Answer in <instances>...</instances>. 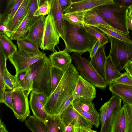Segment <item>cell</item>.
Listing matches in <instances>:
<instances>
[{"mask_svg":"<svg viewBox=\"0 0 132 132\" xmlns=\"http://www.w3.org/2000/svg\"><path fill=\"white\" fill-rule=\"evenodd\" d=\"M79 74L75 66L71 64L64 71L58 85L44 105L48 114H58L64 102L73 94Z\"/></svg>","mask_w":132,"mask_h":132,"instance_id":"1","label":"cell"},{"mask_svg":"<svg viewBox=\"0 0 132 132\" xmlns=\"http://www.w3.org/2000/svg\"><path fill=\"white\" fill-rule=\"evenodd\" d=\"M65 21V48L70 53L82 54L89 51L97 39L86 30L84 25H75Z\"/></svg>","mask_w":132,"mask_h":132,"instance_id":"2","label":"cell"},{"mask_svg":"<svg viewBox=\"0 0 132 132\" xmlns=\"http://www.w3.org/2000/svg\"><path fill=\"white\" fill-rule=\"evenodd\" d=\"M51 67L49 57L46 56L27 68L28 73L33 80L32 91L43 93L48 98L52 93Z\"/></svg>","mask_w":132,"mask_h":132,"instance_id":"3","label":"cell"},{"mask_svg":"<svg viewBox=\"0 0 132 132\" xmlns=\"http://www.w3.org/2000/svg\"><path fill=\"white\" fill-rule=\"evenodd\" d=\"M111 26L129 35L126 18L127 9L114 3L93 9Z\"/></svg>","mask_w":132,"mask_h":132,"instance_id":"4","label":"cell"},{"mask_svg":"<svg viewBox=\"0 0 132 132\" xmlns=\"http://www.w3.org/2000/svg\"><path fill=\"white\" fill-rule=\"evenodd\" d=\"M82 54L73 52L71 56L74 66L80 75L95 87L101 89L105 88L107 84L104 79L95 70L89 60L82 57Z\"/></svg>","mask_w":132,"mask_h":132,"instance_id":"5","label":"cell"},{"mask_svg":"<svg viewBox=\"0 0 132 132\" xmlns=\"http://www.w3.org/2000/svg\"><path fill=\"white\" fill-rule=\"evenodd\" d=\"M107 36L111 43L110 53L112 61L120 71L132 60V44Z\"/></svg>","mask_w":132,"mask_h":132,"instance_id":"6","label":"cell"},{"mask_svg":"<svg viewBox=\"0 0 132 132\" xmlns=\"http://www.w3.org/2000/svg\"><path fill=\"white\" fill-rule=\"evenodd\" d=\"M13 110L16 118L22 122L29 115V102L28 91L16 87L12 90Z\"/></svg>","mask_w":132,"mask_h":132,"instance_id":"7","label":"cell"},{"mask_svg":"<svg viewBox=\"0 0 132 132\" xmlns=\"http://www.w3.org/2000/svg\"><path fill=\"white\" fill-rule=\"evenodd\" d=\"M46 56V53L43 52L33 53L18 49L9 59L15 68L16 74L26 70L31 65Z\"/></svg>","mask_w":132,"mask_h":132,"instance_id":"8","label":"cell"},{"mask_svg":"<svg viewBox=\"0 0 132 132\" xmlns=\"http://www.w3.org/2000/svg\"><path fill=\"white\" fill-rule=\"evenodd\" d=\"M60 37L50 14L45 18V23L42 45L44 50L54 52L55 47L59 43Z\"/></svg>","mask_w":132,"mask_h":132,"instance_id":"9","label":"cell"},{"mask_svg":"<svg viewBox=\"0 0 132 132\" xmlns=\"http://www.w3.org/2000/svg\"><path fill=\"white\" fill-rule=\"evenodd\" d=\"M61 117L64 126H84L92 128L94 125L90 121L75 110L71 104L61 113Z\"/></svg>","mask_w":132,"mask_h":132,"instance_id":"10","label":"cell"},{"mask_svg":"<svg viewBox=\"0 0 132 132\" xmlns=\"http://www.w3.org/2000/svg\"><path fill=\"white\" fill-rule=\"evenodd\" d=\"M74 100L84 99L92 101L96 96L95 87L79 75L73 93Z\"/></svg>","mask_w":132,"mask_h":132,"instance_id":"11","label":"cell"},{"mask_svg":"<svg viewBox=\"0 0 132 132\" xmlns=\"http://www.w3.org/2000/svg\"><path fill=\"white\" fill-rule=\"evenodd\" d=\"M64 12L58 0H53L50 4L49 14L60 37L63 40L65 35V21L63 18Z\"/></svg>","mask_w":132,"mask_h":132,"instance_id":"12","label":"cell"},{"mask_svg":"<svg viewBox=\"0 0 132 132\" xmlns=\"http://www.w3.org/2000/svg\"><path fill=\"white\" fill-rule=\"evenodd\" d=\"M113 3V0H88L72 3L69 7L64 12L87 11L99 6Z\"/></svg>","mask_w":132,"mask_h":132,"instance_id":"13","label":"cell"},{"mask_svg":"<svg viewBox=\"0 0 132 132\" xmlns=\"http://www.w3.org/2000/svg\"><path fill=\"white\" fill-rule=\"evenodd\" d=\"M68 53L65 48L62 51H56L49 55L52 66L64 71L72 64V58Z\"/></svg>","mask_w":132,"mask_h":132,"instance_id":"14","label":"cell"},{"mask_svg":"<svg viewBox=\"0 0 132 132\" xmlns=\"http://www.w3.org/2000/svg\"><path fill=\"white\" fill-rule=\"evenodd\" d=\"M122 99L114 95L108 101L109 105L107 113L106 122L101 132H110L111 122L113 116L117 111L121 107Z\"/></svg>","mask_w":132,"mask_h":132,"instance_id":"15","label":"cell"},{"mask_svg":"<svg viewBox=\"0 0 132 132\" xmlns=\"http://www.w3.org/2000/svg\"><path fill=\"white\" fill-rule=\"evenodd\" d=\"M31 0H23L12 19L5 25L13 32L17 29L26 15Z\"/></svg>","mask_w":132,"mask_h":132,"instance_id":"16","label":"cell"},{"mask_svg":"<svg viewBox=\"0 0 132 132\" xmlns=\"http://www.w3.org/2000/svg\"><path fill=\"white\" fill-rule=\"evenodd\" d=\"M45 18H41L28 31L25 37L40 48L42 45L44 30Z\"/></svg>","mask_w":132,"mask_h":132,"instance_id":"17","label":"cell"},{"mask_svg":"<svg viewBox=\"0 0 132 132\" xmlns=\"http://www.w3.org/2000/svg\"><path fill=\"white\" fill-rule=\"evenodd\" d=\"M106 58L104 46H101L99 47L90 61L95 70L104 78Z\"/></svg>","mask_w":132,"mask_h":132,"instance_id":"18","label":"cell"},{"mask_svg":"<svg viewBox=\"0 0 132 132\" xmlns=\"http://www.w3.org/2000/svg\"><path fill=\"white\" fill-rule=\"evenodd\" d=\"M29 102L34 115L44 122L48 114L43 105L38 99L37 94L35 92L31 91Z\"/></svg>","mask_w":132,"mask_h":132,"instance_id":"19","label":"cell"},{"mask_svg":"<svg viewBox=\"0 0 132 132\" xmlns=\"http://www.w3.org/2000/svg\"><path fill=\"white\" fill-rule=\"evenodd\" d=\"M109 89L122 101L132 105V86L120 84H111Z\"/></svg>","mask_w":132,"mask_h":132,"instance_id":"20","label":"cell"},{"mask_svg":"<svg viewBox=\"0 0 132 132\" xmlns=\"http://www.w3.org/2000/svg\"><path fill=\"white\" fill-rule=\"evenodd\" d=\"M126 122L123 106L115 113L112 119L110 132H126Z\"/></svg>","mask_w":132,"mask_h":132,"instance_id":"21","label":"cell"},{"mask_svg":"<svg viewBox=\"0 0 132 132\" xmlns=\"http://www.w3.org/2000/svg\"><path fill=\"white\" fill-rule=\"evenodd\" d=\"M47 132H64V126L62 121L61 114H48L44 121Z\"/></svg>","mask_w":132,"mask_h":132,"instance_id":"22","label":"cell"},{"mask_svg":"<svg viewBox=\"0 0 132 132\" xmlns=\"http://www.w3.org/2000/svg\"><path fill=\"white\" fill-rule=\"evenodd\" d=\"M122 74L114 64L109 53L107 57L104 78L107 85H109L112 81L120 77Z\"/></svg>","mask_w":132,"mask_h":132,"instance_id":"23","label":"cell"},{"mask_svg":"<svg viewBox=\"0 0 132 132\" xmlns=\"http://www.w3.org/2000/svg\"><path fill=\"white\" fill-rule=\"evenodd\" d=\"M12 40L5 34L0 33V51L7 59L17 51L16 46Z\"/></svg>","mask_w":132,"mask_h":132,"instance_id":"24","label":"cell"},{"mask_svg":"<svg viewBox=\"0 0 132 132\" xmlns=\"http://www.w3.org/2000/svg\"><path fill=\"white\" fill-rule=\"evenodd\" d=\"M101 29L107 35L132 44L131 38L129 35L125 34L113 28L102 24L95 26Z\"/></svg>","mask_w":132,"mask_h":132,"instance_id":"25","label":"cell"},{"mask_svg":"<svg viewBox=\"0 0 132 132\" xmlns=\"http://www.w3.org/2000/svg\"><path fill=\"white\" fill-rule=\"evenodd\" d=\"M84 22V24L92 26L102 24L112 27L93 9L86 11Z\"/></svg>","mask_w":132,"mask_h":132,"instance_id":"26","label":"cell"},{"mask_svg":"<svg viewBox=\"0 0 132 132\" xmlns=\"http://www.w3.org/2000/svg\"><path fill=\"white\" fill-rule=\"evenodd\" d=\"M25 125L33 132H47L44 122L33 116L29 115Z\"/></svg>","mask_w":132,"mask_h":132,"instance_id":"27","label":"cell"},{"mask_svg":"<svg viewBox=\"0 0 132 132\" xmlns=\"http://www.w3.org/2000/svg\"><path fill=\"white\" fill-rule=\"evenodd\" d=\"M71 104L75 110L92 123L96 128H98L100 125V114L97 111L91 113L84 110L73 102Z\"/></svg>","mask_w":132,"mask_h":132,"instance_id":"28","label":"cell"},{"mask_svg":"<svg viewBox=\"0 0 132 132\" xmlns=\"http://www.w3.org/2000/svg\"><path fill=\"white\" fill-rule=\"evenodd\" d=\"M86 11L65 13L63 14V18L65 21L70 24L84 25V16Z\"/></svg>","mask_w":132,"mask_h":132,"instance_id":"29","label":"cell"},{"mask_svg":"<svg viewBox=\"0 0 132 132\" xmlns=\"http://www.w3.org/2000/svg\"><path fill=\"white\" fill-rule=\"evenodd\" d=\"M84 27L90 33L96 38L100 43V47L104 46L109 42V38L103 31L98 28L85 24Z\"/></svg>","mask_w":132,"mask_h":132,"instance_id":"30","label":"cell"},{"mask_svg":"<svg viewBox=\"0 0 132 132\" xmlns=\"http://www.w3.org/2000/svg\"><path fill=\"white\" fill-rule=\"evenodd\" d=\"M17 43L18 49L30 53H38L41 52L35 44L25 37L17 40Z\"/></svg>","mask_w":132,"mask_h":132,"instance_id":"31","label":"cell"},{"mask_svg":"<svg viewBox=\"0 0 132 132\" xmlns=\"http://www.w3.org/2000/svg\"><path fill=\"white\" fill-rule=\"evenodd\" d=\"M29 21V17L28 13L18 26L16 30L12 34L10 37L12 40H17L25 37L28 31V28Z\"/></svg>","mask_w":132,"mask_h":132,"instance_id":"32","label":"cell"},{"mask_svg":"<svg viewBox=\"0 0 132 132\" xmlns=\"http://www.w3.org/2000/svg\"><path fill=\"white\" fill-rule=\"evenodd\" d=\"M38 0H31L28 13L29 21L28 29V31L41 18L42 16H35L34 14L39 7Z\"/></svg>","mask_w":132,"mask_h":132,"instance_id":"33","label":"cell"},{"mask_svg":"<svg viewBox=\"0 0 132 132\" xmlns=\"http://www.w3.org/2000/svg\"><path fill=\"white\" fill-rule=\"evenodd\" d=\"M64 73V71L61 69L52 66L51 69L52 86L51 94L53 92L58 85L63 77Z\"/></svg>","mask_w":132,"mask_h":132,"instance_id":"34","label":"cell"},{"mask_svg":"<svg viewBox=\"0 0 132 132\" xmlns=\"http://www.w3.org/2000/svg\"><path fill=\"white\" fill-rule=\"evenodd\" d=\"M73 102L78 105L84 110L89 112L93 113L97 111L92 101L79 99L74 100Z\"/></svg>","mask_w":132,"mask_h":132,"instance_id":"35","label":"cell"},{"mask_svg":"<svg viewBox=\"0 0 132 132\" xmlns=\"http://www.w3.org/2000/svg\"><path fill=\"white\" fill-rule=\"evenodd\" d=\"M122 101L126 120V132H132V105Z\"/></svg>","mask_w":132,"mask_h":132,"instance_id":"36","label":"cell"},{"mask_svg":"<svg viewBox=\"0 0 132 132\" xmlns=\"http://www.w3.org/2000/svg\"><path fill=\"white\" fill-rule=\"evenodd\" d=\"M4 80L6 89L12 90L17 87L18 82L16 76L11 75L7 69L4 73Z\"/></svg>","mask_w":132,"mask_h":132,"instance_id":"37","label":"cell"},{"mask_svg":"<svg viewBox=\"0 0 132 132\" xmlns=\"http://www.w3.org/2000/svg\"><path fill=\"white\" fill-rule=\"evenodd\" d=\"M115 84L132 86V78L126 72L122 73L120 77L112 81L109 85Z\"/></svg>","mask_w":132,"mask_h":132,"instance_id":"38","label":"cell"},{"mask_svg":"<svg viewBox=\"0 0 132 132\" xmlns=\"http://www.w3.org/2000/svg\"><path fill=\"white\" fill-rule=\"evenodd\" d=\"M23 1V0H15V1L8 14L3 22L1 24L5 26L12 19Z\"/></svg>","mask_w":132,"mask_h":132,"instance_id":"39","label":"cell"},{"mask_svg":"<svg viewBox=\"0 0 132 132\" xmlns=\"http://www.w3.org/2000/svg\"><path fill=\"white\" fill-rule=\"evenodd\" d=\"M50 3L48 1H46L39 7L34 15L39 16L48 15L50 12Z\"/></svg>","mask_w":132,"mask_h":132,"instance_id":"40","label":"cell"},{"mask_svg":"<svg viewBox=\"0 0 132 132\" xmlns=\"http://www.w3.org/2000/svg\"><path fill=\"white\" fill-rule=\"evenodd\" d=\"M109 103V101L106 102L102 106L99 110L100 121L101 124V130L103 128L106 122Z\"/></svg>","mask_w":132,"mask_h":132,"instance_id":"41","label":"cell"},{"mask_svg":"<svg viewBox=\"0 0 132 132\" xmlns=\"http://www.w3.org/2000/svg\"><path fill=\"white\" fill-rule=\"evenodd\" d=\"M15 0H7L6 6L3 13L1 14L0 23H2L9 13L14 3Z\"/></svg>","mask_w":132,"mask_h":132,"instance_id":"42","label":"cell"},{"mask_svg":"<svg viewBox=\"0 0 132 132\" xmlns=\"http://www.w3.org/2000/svg\"><path fill=\"white\" fill-rule=\"evenodd\" d=\"M4 98V103L12 110L13 104L12 90L5 91Z\"/></svg>","mask_w":132,"mask_h":132,"instance_id":"43","label":"cell"},{"mask_svg":"<svg viewBox=\"0 0 132 132\" xmlns=\"http://www.w3.org/2000/svg\"><path fill=\"white\" fill-rule=\"evenodd\" d=\"M113 1L114 3L127 9L132 6V0H113Z\"/></svg>","mask_w":132,"mask_h":132,"instance_id":"44","label":"cell"},{"mask_svg":"<svg viewBox=\"0 0 132 132\" xmlns=\"http://www.w3.org/2000/svg\"><path fill=\"white\" fill-rule=\"evenodd\" d=\"M73 101L74 96L73 94L64 102L58 113L61 114L64 110L71 104Z\"/></svg>","mask_w":132,"mask_h":132,"instance_id":"45","label":"cell"},{"mask_svg":"<svg viewBox=\"0 0 132 132\" xmlns=\"http://www.w3.org/2000/svg\"><path fill=\"white\" fill-rule=\"evenodd\" d=\"M58 0L60 7L64 12L69 7L72 3V0Z\"/></svg>","mask_w":132,"mask_h":132,"instance_id":"46","label":"cell"},{"mask_svg":"<svg viewBox=\"0 0 132 132\" xmlns=\"http://www.w3.org/2000/svg\"><path fill=\"white\" fill-rule=\"evenodd\" d=\"M74 127L73 132H96L92 128L84 126H80Z\"/></svg>","mask_w":132,"mask_h":132,"instance_id":"47","label":"cell"},{"mask_svg":"<svg viewBox=\"0 0 132 132\" xmlns=\"http://www.w3.org/2000/svg\"><path fill=\"white\" fill-rule=\"evenodd\" d=\"M99 47V42L97 39L88 51L89 54V58H91L94 56Z\"/></svg>","mask_w":132,"mask_h":132,"instance_id":"48","label":"cell"},{"mask_svg":"<svg viewBox=\"0 0 132 132\" xmlns=\"http://www.w3.org/2000/svg\"><path fill=\"white\" fill-rule=\"evenodd\" d=\"M13 32L5 26L0 23V33H4L10 38Z\"/></svg>","mask_w":132,"mask_h":132,"instance_id":"49","label":"cell"},{"mask_svg":"<svg viewBox=\"0 0 132 132\" xmlns=\"http://www.w3.org/2000/svg\"><path fill=\"white\" fill-rule=\"evenodd\" d=\"M126 18L128 28L132 31V15L127 9L126 13Z\"/></svg>","mask_w":132,"mask_h":132,"instance_id":"50","label":"cell"},{"mask_svg":"<svg viewBox=\"0 0 132 132\" xmlns=\"http://www.w3.org/2000/svg\"><path fill=\"white\" fill-rule=\"evenodd\" d=\"M27 73V69L26 70L20 72L15 74L18 83L23 79L26 76Z\"/></svg>","mask_w":132,"mask_h":132,"instance_id":"51","label":"cell"},{"mask_svg":"<svg viewBox=\"0 0 132 132\" xmlns=\"http://www.w3.org/2000/svg\"><path fill=\"white\" fill-rule=\"evenodd\" d=\"M38 99L44 105L48 98L45 94L43 93H37Z\"/></svg>","mask_w":132,"mask_h":132,"instance_id":"52","label":"cell"},{"mask_svg":"<svg viewBox=\"0 0 132 132\" xmlns=\"http://www.w3.org/2000/svg\"><path fill=\"white\" fill-rule=\"evenodd\" d=\"M124 69L132 78V61L130 62L125 67Z\"/></svg>","mask_w":132,"mask_h":132,"instance_id":"53","label":"cell"},{"mask_svg":"<svg viewBox=\"0 0 132 132\" xmlns=\"http://www.w3.org/2000/svg\"><path fill=\"white\" fill-rule=\"evenodd\" d=\"M74 127L73 126L69 125L64 126V132H73Z\"/></svg>","mask_w":132,"mask_h":132,"instance_id":"54","label":"cell"},{"mask_svg":"<svg viewBox=\"0 0 132 132\" xmlns=\"http://www.w3.org/2000/svg\"><path fill=\"white\" fill-rule=\"evenodd\" d=\"M0 122V132H8L4 123L3 121H1V119Z\"/></svg>","mask_w":132,"mask_h":132,"instance_id":"55","label":"cell"},{"mask_svg":"<svg viewBox=\"0 0 132 132\" xmlns=\"http://www.w3.org/2000/svg\"><path fill=\"white\" fill-rule=\"evenodd\" d=\"M53 0H38L39 6L45 2L47 1H48L50 4Z\"/></svg>","mask_w":132,"mask_h":132,"instance_id":"56","label":"cell"},{"mask_svg":"<svg viewBox=\"0 0 132 132\" xmlns=\"http://www.w3.org/2000/svg\"><path fill=\"white\" fill-rule=\"evenodd\" d=\"M128 9L129 12L132 15V6Z\"/></svg>","mask_w":132,"mask_h":132,"instance_id":"57","label":"cell"},{"mask_svg":"<svg viewBox=\"0 0 132 132\" xmlns=\"http://www.w3.org/2000/svg\"><path fill=\"white\" fill-rule=\"evenodd\" d=\"M83 0H72V3H74V2H76L80 1H82Z\"/></svg>","mask_w":132,"mask_h":132,"instance_id":"58","label":"cell"},{"mask_svg":"<svg viewBox=\"0 0 132 132\" xmlns=\"http://www.w3.org/2000/svg\"></svg>","mask_w":132,"mask_h":132,"instance_id":"59","label":"cell"}]
</instances>
